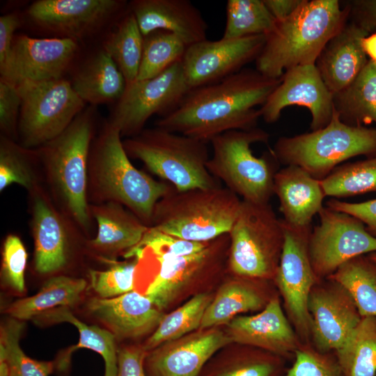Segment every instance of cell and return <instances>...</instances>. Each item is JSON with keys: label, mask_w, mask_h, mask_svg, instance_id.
Listing matches in <instances>:
<instances>
[{"label": "cell", "mask_w": 376, "mask_h": 376, "mask_svg": "<svg viewBox=\"0 0 376 376\" xmlns=\"http://www.w3.org/2000/svg\"><path fill=\"white\" fill-rule=\"evenodd\" d=\"M281 81L244 68L191 89L174 110L156 120L155 127L205 143L228 131L256 128L261 117L256 107L265 104Z\"/></svg>", "instance_id": "1"}, {"label": "cell", "mask_w": 376, "mask_h": 376, "mask_svg": "<svg viewBox=\"0 0 376 376\" xmlns=\"http://www.w3.org/2000/svg\"><path fill=\"white\" fill-rule=\"evenodd\" d=\"M96 123L89 107L58 136L36 148L44 187L56 206L86 235L95 228L88 200V164Z\"/></svg>", "instance_id": "2"}, {"label": "cell", "mask_w": 376, "mask_h": 376, "mask_svg": "<svg viewBox=\"0 0 376 376\" xmlns=\"http://www.w3.org/2000/svg\"><path fill=\"white\" fill-rule=\"evenodd\" d=\"M117 127L107 120L92 142L88 164L90 205L120 203L152 226L156 203L172 185L136 169L126 153Z\"/></svg>", "instance_id": "3"}, {"label": "cell", "mask_w": 376, "mask_h": 376, "mask_svg": "<svg viewBox=\"0 0 376 376\" xmlns=\"http://www.w3.org/2000/svg\"><path fill=\"white\" fill-rule=\"evenodd\" d=\"M349 17V6L341 8L337 0H303L290 16L276 21L266 35L256 69L265 77L279 79L290 68L315 65Z\"/></svg>", "instance_id": "4"}, {"label": "cell", "mask_w": 376, "mask_h": 376, "mask_svg": "<svg viewBox=\"0 0 376 376\" xmlns=\"http://www.w3.org/2000/svg\"><path fill=\"white\" fill-rule=\"evenodd\" d=\"M241 201L221 185L184 191L172 185L156 203L151 226L185 240L209 242L230 232Z\"/></svg>", "instance_id": "5"}, {"label": "cell", "mask_w": 376, "mask_h": 376, "mask_svg": "<svg viewBox=\"0 0 376 376\" xmlns=\"http://www.w3.org/2000/svg\"><path fill=\"white\" fill-rule=\"evenodd\" d=\"M207 143L155 127L123 141L129 157L179 191L221 185L207 169Z\"/></svg>", "instance_id": "6"}, {"label": "cell", "mask_w": 376, "mask_h": 376, "mask_svg": "<svg viewBox=\"0 0 376 376\" xmlns=\"http://www.w3.org/2000/svg\"><path fill=\"white\" fill-rule=\"evenodd\" d=\"M269 139L259 127L230 130L214 137L210 141L212 152L206 165L208 171L243 201L269 203L280 163L272 149L258 157L251 148L256 143L267 144Z\"/></svg>", "instance_id": "7"}, {"label": "cell", "mask_w": 376, "mask_h": 376, "mask_svg": "<svg viewBox=\"0 0 376 376\" xmlns=\"http://www.w3.org/2000/svg\"><path fill=\"white\" fill-rule=\"evenodd\" d=\"M272 150L280 164L298 166L322 180L350 158L376 155V128L347 125L334 108L326 127L292 136H281Z\"/></svg>", "instance_id": "8"}, {"label": "cell", "mask_w": 376, "mask_h": 376, "mask_svg": "<svg viewBox=\"0 0 376 376\" xmlns=\"http://www.w3.org/2000/svg\"><path fill=\"white\" fill-rule=\"evenodd\" d=\"M228 267L240 276L273 280L284 243L281 219L272 205L242 200L228 233Z\"/></svg>", "instance_id": "9"}, {"label": "cell", "mask_w": 376, "mask_h": 376, "mask_svg": "<svg viewBox=\"0 0 376 376\" xmlns=\"http://www.w3.org/2000/svg\"><path fill=\"white\" fill-rule=\"evenodd\" d=\"M17 86L22 100L18 142L25 148H38L58 136L86 105L62 78Z\"/></svg>", "instance_id": "10"}, {"label": "cell", "mask_w": 376, "mask_h": 376, "mask_svg": "<svg viewBox=\"0 0 376 376\" xmlns=\"http://www.w3.org/2000/svg\"><path fill=\"white\" fill-rule=\"evenodd\" d=\"M284 243L274 279L282 306L302 343H311V319L308 300L317 278L309 257L311 225L297 226L281 219Z\"/></svg>", "instance_id": "11"}, {"label": "cell", "mask_w": 376, "mask_h": 376, "mask_svg": "<svg viewBox=\"0 0 376 376\" xmlns=\"http://www.w3.org/2000/svg\"><path fill=\"white\" fill-rule=\"evenodd\" d=\"M190 90L180 60L152 78L126 84L109 121L121 136H135L152 116L162 117L174 110Z\"/></svg>", "instance_id": "12"}, {"label": "cell", "mask_w": 376, "mask_h": 376, "mask_svg": "<svg viewBox=\"0 0 376 376\" xmlns=\"http://www.w3.org/2000/svg\"><path fill=\"white\" fill-rule=\"evenodd\" d=\"M318 215L320 223L311 230L308 251L319 280L328 278L348 260L376 251V238L357 218L327 206Z\"/></svg>", "instance_id": "13"}, {"label": "cell", "mask_w": 376, "mask_h": 376, "mask_svg": "<svg viewBox=\"0 0 376 376\" xmlns=\"http://www.w3.org/2000/svg\"><path fill=\"white\" fill-rule=\"evenodd\" d=\"M28 195L34 269L42 275L58 272L68 263L72 238L84 233L56 206L44 185Z\"/></svg>", "instance_id": "14"}, {"label": "cell", "mask_w": 376, "mask_h": 376, "mask_svg": "<svg viewBox=\"0 0 376 376\" xmlns=\"http://www.w3.org/2000/svg\"><path fill=\"white\" fill-rule=\"evenodd\" d=\"M265 35L217 40H204L188 46L181 60L191 89L218 81L256 61Z\"/></svg>", "instance_id": "15"}, {"label": "cell", "mask_w": 376, "mask_h": 376, "mask_svg": "<svg viewBox=\"0 0 376 376\" xmlns=\"http://www.w3.org/2000/svg\"><path fill=\"white\" fill-rule=\"evenodd\" d=\"M311 343L322 352H336L350 336L361 316L348 291L327 278L316 282L309 295Z\"/></svg>", "instance_id": "16"}, {"label": "cell", "mask_w": 376, "mask_h": 376, "mask_svg": "<svg viewBox=\"0 0 376 376\" xmlns=\"http://www.w3.org/2000/svg\"><path fill=\"white\" fill-rule=\"evenodd\" d=\"M292 105L309 110L311 131L320 130L330 122L334 111L333 94L315 65H298L285 71L279 86L260 107L261 117L267 123H275L282 110Z\"/></svg>", "instance_id": "17"}, {"label": "cell", "mask_w": 376, "mask_h": 376, "mask_svg": "<svg viewBox=\"0 0 376 376\" xmlns=\"http://www.w3.org/2000/svg\"><path fill=\"white\" fill-rule=\"evenodd\" d=\"M77 50L70 38L15 37L10 58L1 79L16 86L61 78Z\"/></svg>", "instance_id": "18"}, {"label": "cell", "mask_w": 376, "mask_h": 376, "mask_svg": "<svg viewBox=\"0 0 376 376\" xmlns=\"http://www.w3.org/2000/svg\"><path fill=\"white\" fill-rule=\"evenodd\" d=\"M232 343L259 348L292 361L302 343L288 319L279 295L253 315L237 316L228 324Z\"/></svg>", "instance_id": "19"}, {"label": "cell", "mask_w": 376, "mask_h": 376, "mask_svg": "<svg viewBox=\"0 0 376 376\" xmlns=\"http://www.w3.org/2000/svg\"><path fill=\"white\" fill-rule=\"evenodd\" d=\"M232 343L227 334L213 328L166 343L148 352L147 376H198L219 349Z\"/></svg>", "instance_id": "20"}, {"label": "cell", "mask_w": 376, "mask_h": 376, "mask_svg": "<svg viewBox=\"0 0 376 376\" xmlns=\"http://www.w3.org/2000/svg\"><path fill=\"white\" fill-rule=\"evenodd\" d=\"M125 4L116 0H39L29 6L28 14L41 26L76 40L97 29Z\"/></svg>", "instance_id": "21"}, {"label": "cell", "mask_w": 376, "mask_h": 376, "mask_svg": "<svg viewBox=\"0 0 376 376\" xmlns=\"http://www.w3.org/2000/svg\"><path fill=\"white\" fill-rule=\"evenodd\" d=\"M129 10L143 37L157 31H168L187 47L207 39V24L189 0H134Z\"/></svg>", "instance_id": "22"}, {"label": "cell", "mask_w": 376, "mask_h": 376, "mask_svg": "<svg viewBox=\"0 0 376 376\" xmlns=\"http://www.w3.org/2000/svg\"><path fill=\"white\" fill-rule=\"evenodd\" d=\"M89 313L116 338H136L153 332L164 315L154 303L136 290L109 299L93 297Z\"/></svg>", "instance_id": "23"}, {"label": "cell", "mask_w": 376, "mask_h": 376, "mask_svg": "<svg viewBox=\"0 0 376 376\" xmlns=\"http://www.w3.org/2000/svg\"><path fill=\"white\" fill-rule=\"evenodd\" d=\"M369 34L355 22L347 21L320 54L315 65L332 94L347 87L366 66L369 59L361 40Z\"/></svg>", "instance_id": "24"}, {"label": "cell", "mask_w": 376, "mask_h": 376, "mask_svg": "<svg viewBox=\"0 0 376 376\" xmlns=\"http://www.w3.org/2000/svg\"><path fill=\"white\" fill-rule=\"evenodd\" d=\"M217 238L192 255L166 260L152 258L157 263L156 269L149 276L135 281L134 290L150 299L160 310L165 308L182 288L210 267Z\"/></svg>", "instance_id": "25"}, {"label": "cell", "mask_w": 376, "mask_h": 376, "mask_svg": "<svg viewBox=\"0 0 376 376\" xmlns=\"http://www.w3.org/2000/svg\"><path fill=\"white\" fill-rule=\"evenodd\" d=\"M97 224L96 235L86 241L90 250L106 261L136 246L148 228L134 214L120 203L108 202L90 205Z\"/></svg>", "instance_id": "26"}, {"label": "cell", "mask_w": 376, "mask_h": 376, "mask_svg": "<svg viewBox=\"0 0 376 376\" xmlns=\"http://www.w3.org/2000/svg\"><path fill=\"white\" fill-rule=\"evenodd\" d=\"M274 194L279 198L283 219L297 226L311 225L313 217L323 208L325 197L320 180L295 165L277 171Z\"/></svg>", "instance_id": "27"}, {"label": "cell", "mask_w": 376, "mask_h": 376, "mask_svg": "<svg viewBox=\"0 0 376 376\" xmlns=\"http://www.w3.org/2000/svg\"><path fill=\"white\" fill-rule=\"evenodd\" d=\"M239 276L224 284L207 307L201 329L228 324L240 313L263 309L276 295L264 291L258 283L263 279Z\"/></svg>", "instance_id": "28"}, {"label": "cell", "mask_w": 376, "mask_h": 376, "mask_svg": "<svg viewBox=\"0 0 376 376\" xmlns=\"http://www.w3.org/2000/svg\"><path fill=\"white\" fill-rule=\"evenodd\" d=\"M38 323L53 324L68 322L77 327L79 343L65 350L55 360L57 370L65 371L70 366L72 354L79 348H87L100 354L104 361V376H116L118 348L116 337L107 329L88 325L77 318L69 307H58L49 310L33 319Z\"/></svg>", "instance_id": "29"}, {"label": "cell", "mask_w": 376, "mask_h": 376, "mask_svg": "<svg viewBox=\"0 0 376 376\" xmlns=\"http://www.w3.org/2000/svg\"><path fill=\"white\" fill-rule=\"evenodd\" d=\"M71 84L79 97L92 106L116 102L126 87L123 73L103 49L77 73Z\"/></svg>", "instance_id": "30"}, {"label": "cell", "mask_w": 376, "mask_h": 376, "mask_svg": "<svg viewBox=\"0 0 376 376\" xmlns=\"http://www.w3.org/2000/svg\"><path fill=\"white\" fill-rule=\"evenodd\" d=\"M86 287L84 279L58 275L48 279L34 295L17 299L5 313L21 321L36 317L55 308L76 305Z\"/></svg>", "instance_id": "31"}, {"label": "cell", "mask_w": 376, "mask_h": 376, "mask_svg": "<svg viewBox=\"0 0 376 376\" xmlns=\"http://www.w3.org/2000/svg\"><path fill=\"white\" fill-rule=\"evenodd\" d=\"M333 102L344 123L351 126L376 123V63L368 60L352 82L333 94Z\"/></svg>", "instance_id": "32"}, {"label": "cell", "mask_w": 376, "mask_h": 376, "mask_svg": "<svg viewBox=\"0 0 376 376\" xmlns=\"http://www.w3.org/2000/svg\"><path fill=\"white\" fill-rule=\"evenodd\" d=\"M17 184L30 192L43 185L41 163L36 148H28L6 136L0 138V191Z\"/></svg>", "instance_id": "33"}, {"label": "cell", "mask_w": 376, "mask_h": 376, "mask_svg": "<svg viewBox=\"0 0 376 376\" xmlns=\"http://www.w3.org/2000/svg\"><path fill=\"white\" fill-rule=\"evenodd\" d=\"M335 353L345 376H376V317H362Z\"/></svg>", "instance_id": "34"}, {"label": "cell", "mask_w": 376, "mask_h": 376, "mask_svg": "<svg viewBox=\"0 0 376 376\" xmlns=\"http://www.w3.org/2000/svg\"><path fill=\"white\" fill-rule=\"evenodd\" d=\"M143 38L135 17L129 10L104 42L103 49L118 65L126 84L137 79L142 58Z\"/></svg>", "instance_id": "35"}, {"label": "cell", "mask_w": 376, "mask_h": 376, "mask_svg": "<svg viewBox=\"0 0 376 376\" xmlns=\"http://www.w3.org/2000/svg\"><path fill=\"white\" fill-rule=\"evenodd\" d=\"M328 278L348 291L361 317H376V263L367 254L345 263Z\"/></svg>", "instance_id": "36"}, {"label": "cell", "mask_w": 376, "mask_h": 376, "mask_svg": "<svg viewBox=\"0 0 376 376\" xmlns=\"http://www.w3.org/2000/svg\"><path fill=\"white\" fill-rule=\"evenodd\" d=\"M211 300L208 294L199 293L173 312L164 315L158 327L143 345L144 349L150 352L200 328L205 311Z\"/></svg>", "instance_id": "37"}, {"label": "cell", "mask_w": 376, "mask_h": 376, "mask_svg": "<svg viewBox=\"0 0 376 376\" xmlns=\"http://www.w3.org/2000/svg\"><path fill=\"white\" fill-rule=\"evenodd\" d=\"M320 184L325 196L335 198L376 191V155L336 167Z\"/></svg>", "instance_id": "38"}, {"label": "cell", "mask_w": 376, "mask_h": 376, "mask_svg": "<svg viewBox=\"0 0 376 376\" xmlns=\"http://www.w3.org/2000/svg\"><path fill=\"white\" fill-rule=\"evenodd\" d=\"M226 14L225 39L266 36L276 23L263 0H228Z\"/></svg>", "instance_id": "39"}, {"label": "cell", "mask_w": 376, "mask_h": 376, "mask_svg": "<svg viewBox=\"0 0 376 376\" xmlns=\"http://www.w3.org/2000/svg\"><path fill=\"white\" fill-rule=\"evenodd\" d=\"M187 46L178 36L157 31L143 38V48L138 80L152 78L182 60Z\"/></svg>", "instance_id": "40"}, {"label": "cell", "mask_w": 376, "mask_h": 376, "mask_svg": "<svg viewBox=\"0 0 376 376\" xmlns=\"http://www.w3.org/2000/svg\"><path fill=\"white\" fill-rule=\"evenodd\" d=\"M24 323L9 320L1 329V343L3 345L10 376H49L56 368L55 361H40L28 357L21 349L19 338Z\"/></svg>", "instance_id": "41"}, {"label": "cell", "mask_w": 376, "mask_h": 376, "mask_svg": "<svg viewBox=\"0 0 376 376\" xmlns=\"http://www.w3.org/2000/svg\"><path fill=\"white\" fill-rule=\"evenodd\" d=\"M255 350L219 366L205 376H285L286 359L259 348Z\"/></svg>", "instance_id": "42"}, {"label": "cell", "mask_w": 376, "mask_h": 376, "mask_svg": "<svg viewBox=\"0 0 376 376\" xmlns=\"http://www.w3.org/2000/svg\"><path fill=\"white\" fill-rule=\"evenodd\" d=\"M128 261H108L105 270L90 269L91 285L103 299L113 298L134 290V276L138 260L135 258Z\"/></svg>", "instance_id": "43"}, {"label": "cell", "mask_w": 376, "mask_h": 376, "mask_svg": "<svg viewBox=\"0 0 376 376\" xmlns=\"http://www.w3.org/2000/svg\"><path fill=\"white\" fill-rule=\"evenodd\" d=\"M209 242L185 240L150 226L139 244L129 251H142L150 254L155 259L166 260L198 253L203 250Z\"/></svg>", "instance_id": "44"}, {"label": "cell", "mask_w": 376, "mask_h": 376, "mask_svg": "<svg viewBox=\"0 0 376 376\" xmlns=\"http://www.w3.org/2000/svg\"><path fill=\"white\" fill-rule=\"evenodd\" d=\"M285 376H345L335 352H322L311 343H301Z\"/></svg>", "instance_id": "45"}, {"label": "cell", "mask_w": 376, "mask_h": 376, "mask_svg": "<svg viewBox=\"0 0 376 376\" xmlns=\"http://www.w3.org/2000/svg\"><path fill=\"white\" fill-rule=\"evenodd\" d=\"M1 257V274L3 283L15 292H24L27 252L19 236L15 234L6 236Z\"/></svg>", "instance_id": "46"}, {"label": "cell", "mask_w": 376, "mask_h": 376, "mask_svg": "<svg viewBox=\"0 0 376 376\" xmlns=\"http://www.w3.org/2000/svg\"><path fill=\"white\" fill-rule=\"evenodd\" d=\"M21 96L16 85L0 79V130L1 135L18 141Z\"/></svg>", "instance_id": "47"}, {"label": "cell", "mask_w": 376, "mask_h": 376, "mask_svg": "<svg viewBox=\"0 0 376 376\" xmlns=\"http://www.w3.org/2000/svg\"><path fill=\"white\" fill-rule=\"evenodd\" d=\"M326 204L331 209L345 212L359 219L367 231L376 238V198L361 203H349L331 198Z\"/></svg>", "instance_id": "48"}, {"label": "cell", "mask_w": 376, "mask_h": 376, "mask_svg": "<svg viewBox=\"0 0 376 376\" xmlns=\"http://www.w3.org/2000/svg\"><path fill=\"white\" fill-rule=\"evenodd\" d=\"M147 354L143 346L128 345L118 348L116 376H147L144 366Z\"/></svg>", "instance_id": "49"}, {"label": "cell", "mask_w": 376, "mask_h": 376, "mask_svg": "<svg viewBox=\"0 0 376 376\" xmlns=\"http://www.w3.org/2000/svg\"><path fill=\"white\" fill-rule=\"evenodd\" d=\"M20 25L19 16L15 13H7L0 17V73H4L8 66L15 32Z\"/></svg>", "instance_id": "50"}, {"label": "cell", "mask_w": 376, "mask_h": 376, "mask_svg": "<svg viewBox=\"0 0 376 376\" xmlns=\"http://www.w3.org/2000/svg\"><path fill=\"white\" fill-rule=\"evenodd\" d=\"M352 20L368 31H376V0H356L347 4Z\"/></svg>", "instance_id": "51"}, {"label": "cell", "mask_w": 376, "mask_h": 376, "mask_svg": "<svg viewBox=\"0 0 376 376\" xmlns=\"http://www.w3.org/2000/svg\"><path fill=\"white\" fill-rule=\"evenodd\" d=\"M302 1L303 0H263L276 21H281L290 16Z\"/></svg>", "instance_id": "52"}, {"label": "cell", "mask_w": 376, "mask_h": 376, "mask_svg": "<svg viewBox=\"0 0 376 376\" xmlns=\"http://www.w3.org/2000/svg\"><path fill=\"white\" fill-rule=\"evenodd\" d=\"M361 46L369 60L376 63V31L364 37Z\"/></svg>", "instance_id": "53"}, {"label": "cell", "mask_w": 376, "mask_h": 376, "mask_svg": "<svg viewBox=\"0 0 376 376\" xmlns=\"http://www.w3.org/2000/svg\"><path fill=\"white\" fill-rule=\"evenodd\" d=\"M368 257L376 263V251L367 254Z\"/></svg>", "instance_id": "54"}]
</instances>
